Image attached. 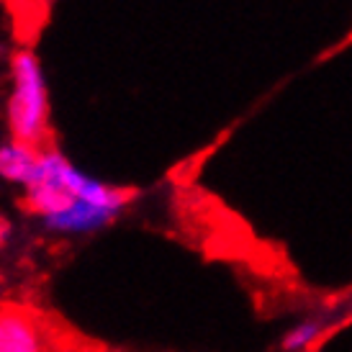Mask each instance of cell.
I'll return each mask as SVG.
<instances>
[{"label":"cell","mask_w":352,"mask_h":352,"mask_svg":"<svg viewBox=\"0 0 352 352\" xmlns=\"http://www.w3.org/2000/svg\"><path fill=\"white\" fill-rule=\"evenodd\" d=\"M0 352H54L44 311L19 301H0Z\"/></svg>","instance_id":"7a4b0ae2"},{"label":"cell","mask_w":352,"mask_h":352,"mask_svg":"<svg viewBox=\"0 0 352 352\" xmlns=\"http://www.w3.org/2000/svg\"><path fill=\"white\" fill-rule=\"evenodd\" d=\"M44 149H34L29 144H21L16 139H8L0 144V177L10 183H21L26 188L36 177L39 157Z\"/></svg>","instance_id":"3957f363"},{"label":"cell","mask_w":352,"mask_h":352,"mask_svg":"<svg viewBox=\"0 0 352 352\" xmlns=\"http://www.w3.org/2000/svg\"><path fill=\"white\" fill-rule=\"evenodd\" d=\"M324 329H327V322H324V319H303V322H298L296 327L288 329V334L283 337V350L301 352V350H306V347H311V344L324 334Z\"/></svg>","instance_id":"5b68a950"},{"label":"cell","mask_w":352,"mask_h":352,"mask_svg":"<svg viewBox=\"0 0 352 352\" xmlns=\"http://www.w3.org/2000/svg\"><path fill=\"white\" fill-rule=\"evenodd\" d=\"M44 324H47V337L54 352H111L103 342L85 337L57 314H44Z\"/></svg>","instance_id":"277c9868"},{"label":"cell","mask_w":352,"mask_h":352,"mask_svg":"<svg viewBox=\"0 0 352 352\" xmlns=\"http://www.w3.org/2000/svg\"><path fill=\"white\" fill-rule=\"evenodd\" d=\"M52 100L36 52L21 47L10 54V98L8 131L10 139L34 149H52Z\"/></svg>","instance_id":"6da1fadb"},{"label":"cell","mask_w":352,"mask_h":352,"mask_svg":"<svg viewBox=\"0 0 352 352\" xmlns=\"http://www.w3.org/2000/svg\"><path fill=\"white\" fill-rule=\"evenodd\" d=\"M8 239V221L0 216V247H3V242Z\"/></svg>","instance_id":"8992f818"}]
</instances>
